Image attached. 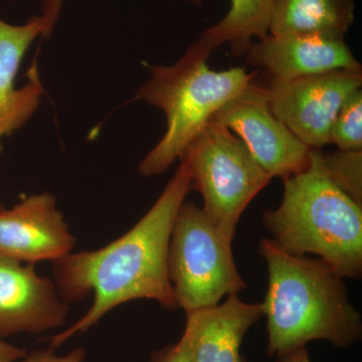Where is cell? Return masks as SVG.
<instances>
[{
  "label": "cell",
  "mask_w": 362,
  "mask_h": 362,
  "mask_svg": "<svg viewBox=\"0 0 362 362\" xmlns=\"http://www.w3.org/2000/svg\"><path fill=\"white\" fill-rule=\"evenodd\" d=\"M192 190L189 171L180 162L156 204L130 230L101 249L71 252L52 262L54 282L66 304L90 293L94 301L77 322L49 338L52 349L133 300H153L169 310L177 308L168 275L169 240L176 214Z\"/></svg>",
  "instance_id": "6da1fadb"
},
{
  "label": "cell",
  "mask_w": 362,
  "mask_h": 362,
  "mask_svg": "<svg viewBox=\"0 0 362 362\" xmlns=\"http://www.w3.org/2000/svg\"><path fill=\"white\" fill-rule=\"evenodd\" d=\"M54 349H40L26 354L18 362H84L86 351L84 349H73L65 356L54 354Z\"/></svg>",
  "instance_id": "d6986e66"
},
{
  "label": "cell",
  "mask_w": 362,
  "mask_h": 362,
  "mask_svg": "<svg viewBox=\"0 0 362 362\" xmlns=\"http://www.w3.org/2000/svg\"><path fill=\"white\" fill-rule=\"evenodd\" d=\"M180 160L189 171L192 189L201 192L206 218L232 243L240 216L271 176L235 133L213 121L202 128Z\"/></svg>",
  "instance_id": "5b68a950"
},
{
  "label": "cell",
  "mask_w": 362,
  "mask_h": 362,
  "mask_svg": "<svg viewBox=\"0 0 362 362\" xmlns=\"http://www.w3.org/2000/svg\"><path fill=\"white\" fill-rule=\"evenodd\" d=\"M42 33L40 16H33L23 25L0 20V153L2 138L23 127L39 107L44 89L37 65L30 69L28 82L20 89L16 78L26 51Z\"/></svg>",
  "instance_id": "7c38bea8"
},
{
  "label": "cell",
  "mask_w": 362,
  "mask_h": 362,
  "mask_svg": "<svg viewBox=\"0 0 362 362\" xmlns=\"http://www.w3.org/2000/svg\"><path fill=\"white\" fill-rule=\"evenodd\" d=\"M277 362H312L306 347H301L277 357Z\"/></svg>",
  "instance_id": "7402d4cb"
},
{
  "label": "cell",
  "mask_w": 362,
  "mask_h": 362,
  "mask_svg": "<svg viewBox=\"0 0 362 362\" xmlns=\"http://www.w3.org/2000/svg\"><path fill=\"white\" fill-rule=\"evenodd\" d=\"M324 168L331 180L359 204L362 202V150L322 153Z\"/></svg>",
  "instance_id": "2e32d148"
},
{
  "label": "cell",
  "mask_w": 362,
  "mask_h": 362,
  "mask_svg": "<svg viewBox=\"0 0 362 362\" xmlns=\"http://www.w3.org/2000/svg\"><path fill=\"white\" fill-rule=\"evenodd\" d=\"M69 313L54 280L0 254V339L61 327Z\"/></svg>",
  "instance_id": "30bf717a"
},
{
  "label": "cell",
  "mask_w": 362,
  "mask_h": 362,
  "mask_svg": "<svg viewBox=\"0 0 362 362\" xmlns=\"http://www.w3.org/2000/svg\"><path fill=\"white\" fill-rule=\"evenodd\" d=\"M278 209L266 211L264 225L281 249L318 255L343 278L362 275V207L331 180L322 152L311 149L308 166L283 180Z\"/></svg>",
  "instance_id": "3957f363"
},
{
  "label": "cell",
  "mask_w": 362,
  "mask_h": 362,
  "mask_svg": "<svg viewBox=\"0 0 362 362\" xmlns=\"http://www.w3.org/2000/svg\"><path fill=\"white\" fill-rule=\"evenodd\" d=\"M211 52L195 42L173 66H150L151 78L135 100L160 109L168 119L165 134L139 164V173H165L182 157L190 143L226 102L251 85L257 73L244 68L216 71L207 66Z\"/></svg>",
  "instance_id": "277c9868"
},
{
  "label": "cell",
  "mask_w": 362,
  "mask_h": 362,
  "mask_svg": "<svg viewBox=\"0 0 362 362\" xmlns=\"http://www.w3.org/2000/svg\"><path fill=\"white\" fill-rule=\"evenodd\" d=\"M25 350L0 339V362H18L26 356Z\"/></svg>",
  "instance_id": "44dd1931"
},
{
  "label": "cell",
  "mask_w": 362,
  "mask_h": 362,
  "mask_svg": "<svg viewBox=\"0 0 362 362\" xmlns=\"http://www.w3.org/2000/svg\"><path fill=\"white\" fill-rule=\"evenodd\" d=\"M168 267L177 308L187 313L216 306L221 298L247 289L233 259L232 243L192 202H183L176 214Z\"/></svg>",
  "instance_id": "8992f818"
},
{
  "label": "cell",
  "mask_w": 362,
  "mask_h": 362,
  "mask_svg": "<svg viewBox=\"0 0 362 362\" xmlns=\"http://www.w3.org/2000/svg\"><path fill=\"white\" fill-rule=\"evenodd\" d=\"M76 238L49 192L11 209L0 204V254L26 264L54 262L74 251Z\"/></svg>",
  "instance_id": "9c48e42d"
},
{
  "label": "cell",
  "mask_w": 362,
  "mask_h": 362,
  "mask_svg": "<svg viewBox=\"0 0 362 362\" xmlns=\"http://www.w3.org/2000/svg\"><path fill=\"white\" fill-rule=\"evenodd\" d=\"M246 56L250 65L266 71L275 82L331 71L361 70L344 39L327 35H269L252 42Z\"/></svg>",
  "instance_id": "8fae6325"
},
{
  "label": "cell",
  "mask_w": 362,
  "mask_h": 362,
  "mask_svg": "<svg viewBox=\"0 0 362 362\" xmlns=\"http://www.w3.org/2000/svg\"><path fill=\"white\" fill-rule=\"evenodd\" d=\"M209 121L235 133L271 177L285 180L301 173L310 162L311 149L273 113L265 88L254 82L226 102Z\"/></svg>",
  "instance_id": "52a82bcc"
},
{
  "label": "cell",
  "mask_w": 362,
  "mask_h": 362,
  "mask_svg": "<svg viewBox=\"0 0 362 362\" xmlns=\"http://www.w3.org/2000/svg\"><path fill=\"white\" fill-rule=\"evenodd\" d=\"M354 18V0H273L269 35H321L344 39Z\"/></svg>",
  "instance_id": "5bb4252c"
},
{
  "label": "cell",
  "mask_w": 362,
  "mask_h": 362,
  "mask_svg": "<svg viewBox=\"0 0 362 362\" xmlns=\"http://www.w3.org/2000/svg\"><path fill=\"white\" fill-rule=\"evenodd\" d=\"M185 332L194 362H247L240 345L247 331L264 316L262 305L230 295L223 304L188 312Z\"/></svg>",
  "instance_id": "4fadbf2b"
},
{
  "label": "cell",
  "mask_w": 362,
  "mask_h": 362,
  "mask_svg": "<svg viewBox=\"0 0 362 362\" xmlns=\"http://www.w3.org/2000/svg\"><path fill=\"white\" fill-rule=\"evenodd\" d=\"M149 362H194L189 338L183 332L180 341L154 352Z\"/></svg>",
  "instance_id": "ac0fdd59"
},
{
  "label": "cell",
  "mask_w": 362,
  "mask_h": 362,
  "mask_svg": "<svg viewBox=\"0 0 362 362\" xmlns=\"http://www.w3.org/2000/svg\"><path fill=\"white\" fill-rule=\"evenodd\" d=\"M187 1L201 6L204 0H187ZM63 2L64 0H42V16H40V18H42V23H44L42 37H47L52 35L54 25L59 20Z\"/></svg>",
  "instance_id": "ffe728a7"
},
{
  "label": "cell",
  "mask_w": 362,
  "mask_h": 362,
  "mask_svg": "<svg viewBox=\"0 0 362 362\" xmlns=\"http://www.w3.org/2000/svg\"><path fill=\"white\" fill-rule=\"evenodd\" d=\"M362 70H337L265 88L273 113L310 149L329 144L331 126L352 93L361 89Z\"/></svg>",
  "instance_id": "ba28073f"
},
{
  "label": "cell",
  "mask_w": 362,
  "mask_h": 362,
  "mask_svg": "<svg viewBox=\"0 0 362 362\" xmlns=\"http://www.w3.org/2000/svg\"><path fill=\"white\" fill-rule=\"evenodd\" d=\"M269 283L262 305L268 354L278 357L314 340L351 346L361 340V313L350 303L343 277L321 259L284 251L272 239L259 243Z\"/></svg>",
  "instance_id": "7a4b0ae2"
},
{
  "label": "cell",
  "mask_w": 362,
  "mask_h": 362,
  "mask_svg": "<svg viewBox=\"0 0 362 362\" xmlns=\"http://www.w3.org/2000/svg\"><path fill=\"white\" fill-rule=\"evenodd\" d=\"M329 143L340 150H362V90H356L338 111L331 126Z\"/></svg>",
  "instance_id": "e0dca14e"
},
{
  "label": "cell",
  "mask_w": 362,
  "mask_h": 362,
  "mask_svg": "<svg viewBox=\"0 0 362 362\" xmlns=\"http://www.w3.org/2000/svg\"><path fill=\"white\" fill-rule=\"evenodd\" d=\"M273 0H230L225 18L207 28L197 42L209 52L228 44L235 57L246 54L252 40L269 35Z\"/></svg>",
  "instance_id": "9a60e30c"
}]
</instances>
